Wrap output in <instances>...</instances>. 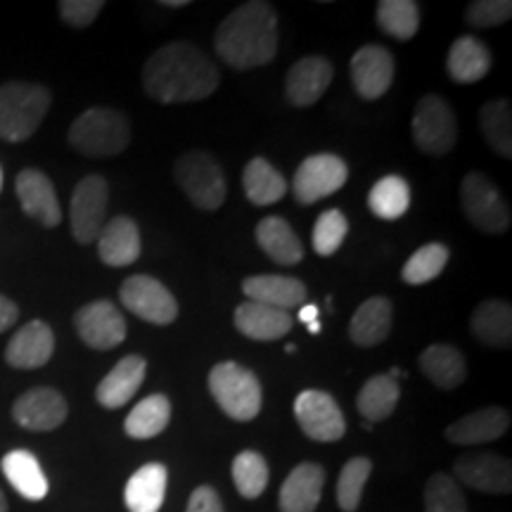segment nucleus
<instances>
[{
  "mask_svg": "<svg viewBox=\"0 0 512 512\" xmlns=\"http://www.w3.org/2000/svg\"><path fill=\"white\" fill-rule=\"evenodd\" d=\"M219 67L192 43L174 41L157 50L143 67V88L164 105L200 102L219 88Z\"/></svg>",
  "mask_w": 512,
  "mask_h": 512,
  "instance_id": "1",
  "label": "nucleus"
},
{
  "mask_svg": "<svg viewBox=\"0 0 512 512\" xmlns=\"http://www.w3.org/2000/svg\"><path fill=\"white\" fill-rule=\"evenodd\" d=\"M214 48L235 72L264 67L278 53V15L264 0H249L223 19Z\"/></svg>",
  "mask_w": 512,
  "mask_h": 512,
  "instance_id": "2",
  "label": "nucleus"
},
{
  "mask_svg": "<svg viewBox=\"0 0 512 512\" xmlns=\"http://www.w3.org/2000/svg\"><path fill=\"white\" fill-rule=\"evenodd\" d=\"M50 110V93L41 83L12 81L0 88V138L24 143L38 131Z\"/></svg>",
  "mask_w": 512,
  "mask_h": 512,
  "instance_id": "3",
  "label": "nucleus"
},
{
  "mask_svg": "<svg viewBox=\"0 0 512 512\" xmlns=\"http://www.w3.org/2000/svg\"><path fill=\"white\" fill-rule=\"evenodd\" d=\"M69 143L86 157H117L131 143V124L112 107H91L69 128Z\"/></svg>",
  "mask_w": 512,
  "mask_h": 512,
  "instance_id": "4",
  "label": "nucleus"
},
{
  "mask_svg": "<svg viewBox=\"0 0 512 512\" xmlns=\"http://www.w3.org/2000/svg\"><path fill=\"white\" fill-rule=\"evenodd\" d=\"M209 392L221 411L238 422L254 420L261 411V382L252 370L235 361L211 368Z\"/></svg>",
  "mask_w": 512,
  "mask_h": 512,
  "instance_id": "5",
  "label": "nucleus"
},
{
  "mask_svg": "<svg viewBox=\"0 0 512 512\" xmlns=\"http://www.w3.org/2000/svg\"><path fill=\"white\" fill-rule=\"evenodd\" d=\"M174 178L178 188L185 192V197L197 209L216 211L226 202V178H223L219 162L209 152L192 150L178 157L174 166Z\"/></svg>",
  "mask_w": 512,
  "mask_h": 512,
  "instance_id": "6",
  "label": "nucleus"
},
{
  "mask_svg": "<svg viewBox=\"0 0 512 512\" xmlns=\"http://www.w3.org/2000/svg\"><path fill=\"white\" fill-rule=\"evenodd\" d=\"M413 140L422 155H448L458 143V119L441 95L420 98L413 114Z\"/></svg>",
  "mask_w": 512,
  "mask_h": 512,
  "instance_id": "7",
  "label": "nucleus"
},
{
  "mask_svg": "<svg viewBox=\"0 0 512 512\" xmlns=\"http://www.w3.org/2000/svg\"><path fill=\"white\" fill-rule=\"evenodd\" d=\"M460 207L467 221L489 235H501L510 228V207L494 183L479 171H472L460 183Z\"/></svg>",
  "mask_w": 512,
  "mask_h": 512,
  "instance_id": "8",
  "label": "nucleus"
},
{
  "mask_svg": "<svg viewBox=\"0 0 512 512\" xmlns=\"http://www.w3.org/2000/svg\"><path fill=\"white\" fill-rule=\"evenodd\" d=\"M119 299L133 316L152 325H171L178 318L176 297L169 292V287L150 278V275L140 273L126 278L121 283Z\"/></svg>",
  "mask_w": 512,
  "mask_h": 512,
  "instance_id": "9",
  "label": "nucleus"
},
{
  "mask_svg": "<svg viewBox=\"0 0 512 512\" xmlns=\"http://www.w3.org/2000/svg\"><path fill=\"white\" fill-rule=\"evenodd\" d=\"M107 197H110V185L98 174L86 176L76 185L72 204H69V221H72L76 242L91 245L98 240L100 230L105 228Z\"/></svg>",
  "mask_w": 512,
  "mask_h": 512,
  "instance_id": "10",
  "label": "nucleus"
},
{
  "mask_svg": "<svg viewBox=\"0 0 512 512\" xmlns=\"http://www.w3.org/2000/svg\"><path fill=\"white\" fill-rule=\"evenodd\" d=\"M349 178V166L342 157L330 155H313L304 159L302 166L297 169L292 181L294 200L299 204H313L325 197L335 195V192L347 183Z\"/></svg>",
  "mask_w": 512,
  "mask_h": 512,
  "instance_id": "11",
  "label": "nucleus"
},
{
  "mask_svg": "<svg viewBox=\"0 0 512 512\" xmlns=\"http://www.w3.org/2000/svg\"><path fill=\"white\" fill-rule=\"evenodd\" d=\"M294 418L306 437L313 441H339L347 432V422L339 411L337 401L330 394L318 392V389H306L294 401Z\"/></svg>",
  "mask_w": 512,
  "mask_h": 512,
  "instance_id": "12",
  "label": "nucleus"
},
{
  "mask_svg": "<svg viewBox=\"0 0 512 512\" xmlns=\"http://www.w3.org/2000/svg\"><path fill=\"white\" fill-rule=\"evenodd\" d=\"M74 325L83 344L98 351L119 347L126 339L124 313L112 302H107V299L81 306L74 316Z\"/></svg>",
  "mask_w": 512,
  "mask_h": 512,
  "instance_id": "13",
  "label": "nucleus"
},
{
  "mask_svg": "<svg viewBox=\"0 0 512 512\" xmlns=\"http://www.w3.org/2000/svg\"><path fill=\"white\" fill-rule=\"evenodd\" d=\"M349 76L354 91L363 100H380L392 88L394 57L382 46H363L351 57Z\"/></svg>",
  "mask_w": 512,
  "mask_h": 512,
  "instance_id": "14",
  "label": "nucleus"
},
{
  "mask_svg": "<svg viewBox=\"0 0 512 512\" xmlns=\"http://www.w3.org/2000/svg\"><path fill=\"white\" fill-rule=\"evenodd\" d=\"M67 413V401L53 387L29 389L12 406V418L29 432H53L67 420Z\"/></svg>",
  "mask_w": 512,
  "mask_h": 512,
  "instance_id": "15",
  "label": "nucleus"
},
{
  "mask_svg": "<svg viewBox=\"0 0 512 512\" xmlns=\"http://www.w3.org/2000/svg\"><path fill=\"white\" fill-rule=\"evenodd\" d=\"M460 482L484 494H510L512 467L508 458L496 453H465L453 465Z\"/></svg>",
  "mask_w": 512,
  "mask_h": 512,
  "instance_id": "16",
  "label": "nucleus"
},
{
  "mask_svg": "<svg viewBox=\"0 0 512 512\" xmlns=\"http://www.w3.org/2000/svg\"><path fill=\"white\" fill-rule=\"evenodd\" d=\"M335 69L332 64L320 55L302 57L294 62L285 79V95L287 102L294 107H311L323 98L330 88Z\"/></svg>",
  "mask_w": 512,
  "mask_h": 512,
  "instance_id": "17",
  "label": "nucleus"
},
{
  "mask_svg": "<svg viewBox=\"0 0 512 512\" xmlns=\"http://www.w3.org/2000/svg\"><path fill=\"white\" fill-rule=\"evenodd\" d=\"M19 204H22L24 214L41 223L46 228L60 226L62 209L57 202V192L50 183V178L38 169L19 171L15 183Z\"/></svg>",
  "mask_w": 512,
  "mask_h": 512,
  "instance_id": "18",
  "label": "nucleus"
},
{
  "mask_svg": "<svg viewBox=\"0 0 512 512\" xmlns=\"http://www.w3.org/2000/svg\"><path fill=\"white\" fill-rule=\"evenodd\" d=\"M53 351L55 335L50 325L43 320H31L12 335L8 349H5V361L17 370H34L46 366L53 358Z\"/></svg>",
  "mask_w": 512,
  "mask_h": 512,
  "instance_id": "19",
  "label": "nucleus"
},
{
  "mask_svg": "<svg viewBox=\"0 0 512 512\" xmlns=\"http://www.w3.org/2000/svg\"><path fill=\"white\" fill-rule=\"evenodd\" d=\"M510 430V413L501 406H486L453 422L446 439L458 446H477L501 439Z\"/></svg>",
  "mask_w": 512,
  "mask_h": 512,
  "instance_id": "20",
  "label": "nucleus"
},
{
  "mask_svg": "<svg viewBox=\"0 0 512 512\" xmlns=\"http://www.w3.org/2000/svg\"><path fill=\"white\" fill-rule=\"evenodd\" d=\"M145 370L147 363L143 356H124L110 373L102 377L98 389H95V399L107 411H117L143 387Z\"/></svg>",
  "mask_w": 512,
  "mask_h": 512,
  "instance_id": "21",
  "label": "nucleus"
},
{
  "mask_svg": "<svg viewBox=\"0 0 512 512\" xmlns=\"http://www.w3.org/2000/svg\"><path fill=\"white\" fill-rule=\"evenodd\" d=\"M325 486V470L318 463H302L287 475L280 489V512H316Z\"/></svg>",
  "mask_w": 512,
  "mask_h": 512,
  "instance_id": "22",
  "label": "nucleus"
},
{
  "mask_svg": "<svg viewBox=\"0 0 512 512\" xmlns=\"http://www.w3.org/2000/svg\"><path fill=\"white\" fill-rule=\"evenodd\" d=\"M242 292L247 294V302L273 306L287 313L294 306H302L309 294L302 280L287 278V275H252L242 283Z\"/></svg>",
  "mask_w": 512,
  "mask_h": 512,
  "instance_id": "23",
  "label": "nucleus"
},
{
  "mask_svg": "<svg viewBox=\"0 0 512 512\" xmlns=\"http://www.w3.org/2000/svg\"><path fill=\"white\" fill-rule=\"evenodd\" d=\"M98 254L102 264L124 268L136 264L140 256V230L128 216H117L98 235Z\"/></svg>",
  "mask_w": 512,
  "mask_h": 512,
  "instance_id": "24",
  "label": "nucleus"
},
{
  "mask_svg": "<svg viewBox=\"0 0 512 512\" xmlns=\"http://www.w3.org/2000/svg\"><path fill=\"white\" fill-rule=\"evenodd\" d=\"M233 323L238 332L249 339H256V342H273V339L285 337L292 330L290 313L256 302L240 304L233 313Z\"/></svg>",
  "mask_w": 512,
  "mask_h": 512,
  "instance_id": "25",
  "label": "nucleus"
},
{
  "mask_svg": "<svg viewBox=\"0 0 512 512\" xmlns=\"http://www.w3.org/2000/svg\"><path fill=\"white\" fill-rule=\"evenodd\" d=\"M392 332V302L387 297H370L358 306L349 323V337L356 347H377Z\"/></svg>",
  "mask_w": 512,
  "mask_h": 512,
  "instance_id": "26",
  "label": "nucleus"
},
{
  "mask_svg": "<svg viewBox=\"0 0 512 512\" xmlns=\"http://www.w3.org/2000/svg\"><path fill=\"white\" fill-rule=\"evenodd\" d=\"M254 238L268 259L280 266H297L304 259V245L283 216H266L254 230Z\"/></svg>",
  "mask_w": 512,
  "mask_h": 512,
  "instance_id": "27",
  "label": "nucleus"
},
{
  "mask_svg": "<svg viewBox=\"0 0 512 512\" xmlns=\"http://www.w3.org/2000/svg\"><path fill=\"white\" fill-rule=\"evenodd\" d=\"M470 330L479 344L508 349L512 344V306L501 299H486L472 313Z\"/></svg>",
  "mask_w": 512,
  "mask_h": 512,
  "instance_id": "28",
  "label": "nucleus"
},
{
  "mask_svg": "<svg viewBox=\"0 0 512 512\" xmlns=\"http://www.w3.org/2000/svg\"><path fill=\"white\" fill-rule=\"evenodd\" d=\"M446 72L456 83H477L491 72V53L477 36H460L448 50Z\"/></svg>",
  "mask_w": 512,
  "mask_h": 512,
  "instance_id": "29",
  "label": "nucleus"
},
{
  "mask_svg": "<svg viewBox=\"0 0 512 512\" xmlns=\"http://www.w3.org/2000/svg\"><path fill=\"white\" fill-rule=\"evenodd\" d=\"M0 467H3V475L12 484V489L27 501H43L48 496V477L34 453L17 448L3 458Z\"/></svg>",
  "mask_w": 512,
  "mask_h": 512,
  "instance_id": "30",
  "label": "nucleus"
},
{
  "mask_svg": "<svg viewBox=\"0 0 512 512\" xmlns=\"http://www.w3.org/2000/svg\"><path fill=\"white\" fill-rule=\"evenodd\" d=\"M420 370L434 387L453 392L467 380V363L451 344H432L420 354Z\"/></svg>",
  "mask_w": 512,
  "mask_h": 512,
  "instance_id": "31",
  "label": "nucleus"
},
{
  "mask_svg": "<svg viewBox=\"0 0 512 512\" xmlns=\"http://www.w3.org/2000/svg\"><path fill=\"white\" fill-rule=\"evenodd\" d=\"M166 496V467L147 463L131 475L124 489V503L131 512H159Z\"/></svg>",
  "mask_w": 512,
  "mask_h": 512,
  "instance_id": "32",
  "label": "nucleus"
},
{
  "mask_svg": "<svg viewBox=\"0 0 512 512\" xmlns=\"http://www.w3.org/2000/svg\"><path fill=\"white\" fill-rule=\"evenodd\" d=\"M242 188H245L247 200L254 207H271V204L280 202L287 195L285 176L264 157H254L245 166Z\"/></svg>",
  "mask_w": 512,
  "mask_h": 512,
  "instance_id": "33",
  "label": "nucleus"
},
{
  "mask_svg": "<svg viewBox=\"0 0 512 512\" xmlns=\"http://www.w3.org/2000/svg\"><path fill=\"white\" fill-rule=\"evenodd\" d=\"M401 399V387L394 377L389 375H375L363 384V389L358 392L356 406L358 413L366 418L368 425L373 422L387 420L389 415L396 411V403Z\"/></svg>",
  "mask_w": 512,
  "mask_h": 512,
  "instance_id": "34",
  "label": "nucleus"
},
{
  "mask_svg": "<svg viewBox=\"0 0 512 512\" xmlns=\"http://www.w3.org/2000/svg\"><path fill=\"white\" fill-rule=\"evenodd\" d=\"M171 420V401L164 394L147 396L128 413L124 432L131 439H152L166 430Z\"/></svg>",
  "mask_w": 512,
  "mask_h": 512,
  "instance_id": "35",
  "label": "nucleus"
},
{
  "mask_svg": "<svg viewBox=\"0 0 512 512\" xmlns=\"http://www.w3.org/2000/svg\"><path fill=\"white\" fill-rule=\"evenodd\" d=\"M368 209L377 219L396 221L411 209V185L401 176H384L368 192Z\"/></svg>",
  "mask_w": 512,
  "mask_h": 512,
  "instance_id": "36",
  "label": "nucleus"
},
{
  "mask_svg": "<svg viewBox=\"0 0 512 512\" xmlns=\"http://www.w3.org/2000/svg\"><path fill=\"white\" fill-rule=\"evenodd\" d=\"M479 131L496 155L512 157V110L508 100H489L479 110Z\"/></svg>",
  "mask_w": 512,
  "mask_h": 512,
  "instance_id": "37",
  "label": "nucleus"
},
{
  "mask_svg": "<svg viewBox=\"0 0 512 512\" xmlns=\"http://www.w3.org/2000/svg\"><path fill=\"white\" fill-rule=\"evenodd\" d=\"M377 24L396 41H411L420 29V5L415 0H382L377 3Z\"/></svg>",
  "mask_w": 512,
  "mask_h": 512,
  "instance_id": "38",
  "label": "nucleus"
},
{
  "mask_svg": "<svg viewBox=\"0 0 512 512\" xmlns=\"http://www.w3.org/2000/svg\"><path fill=\"white\" fill-rule=\"evenodd\" d=\"M448 247L441 242H427L403 264L401 278L408 285H427L437 280L448 264Z\"/></svg>",
  "mask_w": 512,
  "mask_h": 512,
  "instance_id": "39",
  "label": "nucleus"
},
{
  "mask_svg": "<svg viewBox=\"0 0 512 512\" xmlns=\"http://www.w3.org/2000/svg\"><path fill=\"white\" fill-rule=\"evenodd\" d=\"M233 482L242 498H259L268 486V463L261 453L242 451L233 460Z\"/></svg>",
  "mask_w": 512,
  "mask_h": 512,
  "instance_id": "40",
  "label": "nucleus"
},
{
  "mask_svg": "<svg viewBox=\"0 0 512 512\" xmlns=\"http://www.w3.org/2000/svg\"><path fill=\"white\" fill-rule=\"evenodd\" d=\"M373 472V463L368 458H351L347 465L342 467V475L337 482V503L344 512H356L361 505L363 489Z\"/></svg>",
  "mask_w": 512,
  "mask_h": 512,
  "instance_id": "41",
  "label": "nucleus"
},
{
  "mask_svg": "<svg viewBox=\"0 0 512 512\" xmlns=\"http://www.w3.org/2000/svg\"><path fill=\"white\" fill-rule=\"evenodd\" d=\"M347 233H349V221L342 211L339 209L323 211V214L318 216L316 226H313V233H311L313 252L318 256H332L339 247H342Z\"/></svg>",
  "mask_w": 512,
  "mask_h": 512,
  "instance_id": "42",
  "label": "nucleus"
},
{
  "mask_svg": "<svg viewBox=\"0 0 512 512\" xmlns=\"http://www.w3.org/2000/svg\"><path fill=\"white\" fill-rule=\"evenodd\" d=\"M425 512H467V501L456 479L439 472L427 482Z\"/></svg>",
  "mask_w": 512,
  "mask_h": 512,
  "instance_id": "43",
  "label": "nucleus"
},
{
  "mask_svg": "<svg viewBox=\"0 0 512 512\" xmlns=\"http://www.w3.org/2000/svg\"><path fill=\"white\" fill-rule=\"evenodd\" d=\"M512 17L510 0H475L465 8L467 24L475 29H494Z\"/></svg>",
  "mask_w": 512,
  "mask_h": 512,
  "instance_id": "44",
  "label": "nucleus"
},
{
  "mask_svg": "<svg viewBox=\"0 0 512 512\" xmlns=\"http://www.w3.org/2000/svg\"><path fill=\"white\" fill-rule=\"evenodd\" d=\"M102 8H105L102 0H62L60 15L64 22L72 24V27L86 29L95 22V17L100 15Z\"/></svg>",
  "mask_w": 512,
  "mask_h": 512,
  "instance_id": "45",
  "label": "nucleus"
},
{
  "mask_svg": "<svg viewBox=\"0 0 512 512\" xmlns=\"http://www.w3.org/2000/svg\"><path fill=\"white\" fill-rule=\"evenodd\" d=\"M185 512H223V503L211 486H197L190 494Z\"/></svg>",
  "mask_w": 512,
  "mask_h": 512,
  "instance_id": "46",
  "label": "nucleus"
},
{
  "mask_svg": "<svg viewBox=\"0 0 512 512\" xmlns=\"http://www.w3.org/2000/svg\"><path fill=\"white\" fill-rule=\"evenodd\" d=\"M17 318H19L17 304L10 302L8 297H3V294H0V332L10 330L12 325L17 323Z\"/></svg>",
  "mask_w": 512,
  "mask_h": 512,
  "instance_id": "47",
  "label": "nucleus"
},
{
  "mask_svg": "<svg viewBox=\"0 0 512 512\" xmlns=\"http://www.w3.org/2000/svg\"><path fill=\"white\" fill-rule=\"evenodd\" d=\"M299 320H304V323H313V320H318V306L316 304L302 306V311H299Z\"/></svg>",
  "mask_w": 512,
  "mask_h": 512,
  "instance_id": "48",
  "label": "nucleus"
},
{
  "mask_svg": "<svg viewBox=\"0 0 512 512\" xmlns=\"http://www.w3.org/2000/svg\"><path fill=\"white\" fill-rule=\"evenodd\" d=\"M164 8H185L188 5V0H162Z\"/></svg>",
  "mask_w": 512,
  "mask_h": 512,
  "instance_id": "49",
  "label": "nucleus"
},
{
  "mask_svg": "<svg viewBox=\"0 0 512 512\" xmlns=\"http://www.w3.org/2000/svg\"><path fill=\"white\" fill-rule=\"evenodd\" d=\"M306 325H309L311 335H318V332H320V323H318V320H313V323H306Z\"/></svg>",
  "mask_w": 512,
  "mask_h": 512,
  "instance_id": "50",
  "label": "nucleus"
},
{
  "mask_svg": "<svg viewBox=\"0 0 512 512\" xmlns=\"http://www.w3.org/2000/svg\"><path fill=\"white\" fill-rule=\"evenodd\" d=\"M0 512H8V501H5L3 491H0Z\"/></svg>",
  "mask_w": 512,
  "mask_h": 512,
  "instance_id": "51",
  "label": "nucleus"
},
{
  "mask_svg": "<svg viewBox=\"0 0 512 512\" xmlns=\"http://www.w3.org/2000/svg\"><path fill=\"white\" fill-rule=\"evenodd\" d=\"M0 190H3V169H0Z\"/></svg>",
  "mask_w": 512,
  "mask_h": 512,
  "instance_id": "52",
  "label": "nucleus"
}]
</instances>
